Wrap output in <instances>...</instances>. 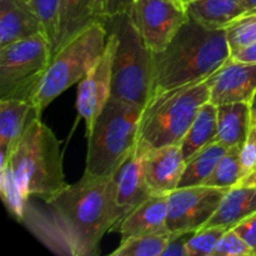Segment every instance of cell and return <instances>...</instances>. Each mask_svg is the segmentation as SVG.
<instances>
[{
  "mask_svg": "<svg viewBox=\"0 0 256 256\" xmlns=\"http://www.w3.org/2000/svg\"><path fill=\"white\" fill-rule=\"evenodd\" d=\"M145 155L146 152L136 144L134 152L114 172V228L152 194L145 179Z\"/></svg>",
  "mask_w": 256,
  "mask_h": 256,
  "instance_id": "obj_12",
  "label": "cell"
},
{
  "mask_svg": "<svg viewBox=\"0 0 256 256\" xmlns=\"http://www.w3.org/2000/svg\"><path fill=\"white\" fill-rule=\"evenodd\" d=\"M228 190L198 185L178 188L170 192L168 195V232H195L202 229L215 214Z\"/></svg>",
  "mask_w": 256,
  "mask_h": 256,
  "instance_id": "obj_9",
  "label": "cell"
},
{
  "mask_svg": "<svg viewBox=\"0 0 256 256\" xmlns=\"http://www.w3.org/2000/svg\"><path fill=\"white\" fill-rule=\"evenodd\" d=\"M2 195L10 214L22 220L30 196L50 202L66 186L60 142L34 115L6 162L0 164Z\"/></svg>",
  "mask_w": 256,
  "mask_h": 256,
  "instance_id": "obj_2",
  "label": "cell"
},
{
  "mask_svg": "<svg viewBox=\"0 0 256 256\" xmlns=\"http://www.w3.org/2000/svg\"><path fill=\"white\" fill-rule=\"evenodd\" d=\"M168 195L152 194L132 210L112 232H119L122 242L146 234L168 232Z\"/></svg>",
  "mask_w": 256,
  "mask_h": 256,
  "instance_id": "obj_15",
  "label": "cell"
},
{
  "mask_svg": "<svg viewBox=\"0 0 256 256\" xmlns=\"http://www.w3.org/2000/svg\"><path fill=\"white\" fill-rule=\"evenodd\" d=\"M116 45V34L109 32L102 54L86 75L78 82L76 109L86 125V134L92 129L98 116L112 98V62Z\"/></svg>",
  "mask_w": 256,
  "mask_h": 256,
  "instance_id": "obj_11",
  "label": "cell"
},
{
  "mask_svg": "<svg viewBox=\"0 0 256 256\" xmlns=\"http://www.w3.org/2000/svg\"><path fill=\"white\" fill-rule=\"evenodd\" d=\"M142 106L110 98L88 132L85 174L108 176L122 166L138 144Z\"/></svg>",
  "mask_w": 256,
  "mask_h": 256,
  "instance_id": "obj_5",
  "label": "cell"
},
{
  "mask_svg": "<svg viewBox=\"0 0 256 256\" xmlns=\"http://www.w3.org/2000/svg\"><path fill=\"white\" fill-rule=\"evenodd\" d=\"M192 232H172L162 256H188L186 244Z\"/></svg>",
  "mask_w": 256,
  "mask_h": 256,
  "instance_id": "obj_33",
  "label": "cell"
},
{
  "mask_svg": "<svg viewBox=\"0 0 256 256\" xmlns=\"http://www.w3.org/2000/svg\"><path fill=\"white\" fill-rule=\"evenodd\" d=\"M95 22L92 0H60L59 32L54 52Z\"/></svg>",
  "mask_w": 256,
  "mask_h": 256,
  "instance_id": "obj_23",
  "label": "cell"
},
{
  "mask_svg": "<svg viewBox=\"0 0 256 256\" xmlns=\"http://www.w3.org/2000/svg\"><path fill=\"white\" fill-rule=\"evenodd\" d=\"M52 56V46L45 35L0 48V99L30 102Z\"/></svg>",
  "mask_w": 256,
  "mask_h": 256,
  "instance_id": "obj_8",
  "label": "cell"
},
{
  "mask_svg": "<svg viewBox=\"0 0 256 256\" xmlns=\"http://www.w3.org/2000/svg\"><path fill=\"white\" fill-rule=\"evenodd\" d=\"M229 148L222 142L215 139L192 154L185 160V169L180 180L179 188H189L204 185L205 182L212 176L218 164L226 154Z\"/></svg>",
  "mask_w": 256,
  "mask_h": 256,
  "instance_id": "obj_21",
  "label": "cell"
},
{
  "mask_svg": "<svg viewBox=\"0 0 256 256\" xmlns=\"http://www.w3.org/2000/svg\"><path fill=\"white\" fill-rule=\"evenodd\" d=\"M226 229L222 226H204L192 232L186 244L188 256H214L216 245Z\"/></svg>",
  "mask_w": 256,
  "mask_h": 256,
  "instance_id": "obj_27",
  "label": "cell"
},
{
  "mask_svg": "<svg viewBox=\"0 0 256 256\" xmlns=\"http://www.w3.org/2000/svg\"><path fill=\"white\" fill-rule=\"evenodd\" d=\"M240 160H242V174L244 176L256 170V124L250 125L249 132L244 144L240 149Z\"/></svg>",
  "mask_w": 256,
  "mask_h": 256,
  "instance_id": "obj_31",
  "label": "cell"
},
{
  "mask_svg": "<svg viewBox=\"0 0 256 256\" xmlns=\"http://www.w3.org/2000/svg\"><path fill=\"white\" fill-rule=\"evenodd\" d=\"M209 100L208 79L154 92L142 106L138 145L150 152L179 144L200 108Z\"/></svg>",
  "mask_w": 256,
  "mask_h": 256,
  "instance_id": "obj_4",
  "label": "cell"
},
{
  "mask_svg": "<svg viewBox=\"0 0 256 256\" xmlns=\"http://www.w3.org/2000/svg\"><path fill=\"white\" fill-rule=\"evenodd\" d=\"M240 149L242 146H232L228 149L226 154L222 156L216 169L212 176L205 182L204 185L215 188H230L236 186L240 180L244 178L242 174V160H240Z\"/></svg>",
  "mask_w": 256,
  "mask_h": 256,
  "instance_id": "obj_25",
  "label": "cell"
},
{
  "mask_svg": "<svg viewBox=\"0 0 256 256\" xmlns=\"http://www.w3.org/2000/svg\"><path fill=\"white\" fill-rule=\"evenodd\" d=\"M188 15L212 30H226L249 14L242 0H194L186 5Z\"/></svg>",
  "mask_w": 256,
  "mask_h": 256,
  "instance_id": "obj_18",
  "label": "cell"
},
{
  "mask_svg": "<svg viewBox=\"0 0 256 256\" xmlns=\"http://www.w3.org/2000/svg\"><path fill=\"white\" fill-rule=\"evenodd\" d=\"M172 232H162L132 238L120 242L112 256H162Z\"/></svg>",
  "mask_w": 256,
  "mask_h": 256,
  "instance_id": "obj_24",
  "label": "cell"
},
{
  "mask_svg": "<svg viewBox=\"0 0 256 256\" xmlns=\"http://www.w3.org/2000/svg\"><path fill=\"white\" fill-rule=\"evenodd\" d=\"M214 256H255L248 242L235 232L229 229L225 232L216 245Z\"/></svg>",
  "mask_w": 256,
  "mask_h": 256,
  "instance_id": "obj_29",
  "label": "cell"
},
{
  "mask_svg": "<svg viewBox=\"0 0 256 256\" xmlns=\"http://www.w3.org/2000/svg\"><path fill=\"white\" fill-rule=\"evenodd\" d=\"M184 169L180 142L150 150L145 155V179L152 194L169 195L176 190Z\"/></svg>",
  "mask_w": 256,
  "mask_h": 256,
  "instance_id": "obj_14",
  "label": "cell"
},
{
  "mask_svg": "<svg viewBox=\"0 0 256 256\" xmlns=\"http://www.w3.org/2000/svg\"><path fill=\"white\" fill-rule=\"evenodd\" d=\"M242 2L250 12H256V0H242Z\"/></svg>",
  "mask_w": 256,
  "mask_h": 256,
  "instance_id": "obj_37",
  "label": "cell"
},
{
  "mask_svg": "<svg viewBox=\"0 0 256 256\" xmlns=\"http://www.w3.org/2000/svg\"><path fill=\"white\" fill-rule=\"evenodd\" d=\"M108 35L106 24L95 22L52 54L49 66L30 99L35 115L40 116L52 100L86 75L104 52Z\"/></svg>",
  "mask_w": 256,
  "mask_h": 256,
  "instance_id": "obj_6",
  "label": "cell"
},
{
  "mask_svg": "<svg viewBox=\"0 0 256 256\" xmlns=\"http://www.w3.org/2000/svg\"><path fill=\"white\" fill-rule=\"evenodd\" d=\"M34 115V108L28 100L0 99V164L10 156Z\"/></svg>",
  "mask_w": 256,
  "mask_h": 256,
  "instance_id": "obj_17",
  "label": "cell"
},
{
  "mask_svg": "<svg viewBox=\"0 0 256 256\" xmlns=\"http://www.w3.org/2000/svg\"><path fill=\"white\" fill-rule=\"evenodd\" d=\"M232 59L238 60V62H256V42L246 48L236 50V52H232Z\"/></svg>",
  "mask_w": 256,
  "mask_h": 256,
  "instance_id": "obj_34",
  "label": "cell"
},
{
  "mask_svg": "<svg viewBox=\"0 0 256 256\" xmlns=\"http://www.w3.org/2000/svg\"><path fill=\"white\" fill-rule=\"evenodd\" d=\"M134 0H92V14L96 22H106L132 10Z\"/></svg>",
  "mask_w": 256,
  "mask_h": 256,
  "instance_id": "obj_30",
  "label": "cell"
},
{
  "mask_svg": "<svg viewBox=\"0 0 256 256\" xmlns=\"http://www.w3.org/2000/svg\"><path fill=\"white\" fill-rule=\"evenodd\" d=\"M226 38L232 52L256 42V12H249L228 28Z\"/></svg>",
  "mask_w": 256,
  "mask_h": 256,
  "instance_id": "obj_28",
  "label": "cell"
},
{
  "mask_svg": "<svg viewBox=\"0 0 256 256\" xmlns=\"http://www.w3.org/2000/svg\"><path fill=\"white\" fill-rule=\"evenodd\" d=\"M129 15L154 54L164 50L189 20L186 8L172 0H134Z\"/></svg>",
  "mask_w": 256,
  "mask_h": 256,
  "instance_id": "obj_10",
  "label": "cell"
},
{
  "mask_svg": "<svg viewBox=\"0 0 256 256\" xmlns=\"http://www.w3.org/2000/svg\"><path fill=\"white\" fill-rule=\"evenodd\" d=\"M234 230L248 242L256 256V212L240 222Z\"/></svg>",
  "mask_w": 256,
  "mask_h": 256,
  "instance_id": "obj_32",
  "label": "cell"
},
{
  "mask_svg": "<svg viewBox=\"0 0 256 256\" xmlns=\"http://www.w3.org/2000/svg\"><path fill=\"white\" fill-rule=\"evenodd\" d=\"M218 135V105L206 102L198 112L194 122L180 142L185 160L192 154L214 142Z\"/></svg>",
  "mask_w": 256,
  "mask_h": 256,
  "instance_id": "obj_22",
  "label": "cell"
},
{
  "mask_svg": "<svg viewBox=\"0 0 256 256\" xmlns=\"http://www.w3.org/2000/svg\"><path fill=\"white\" fill-rule=\"evenodd\" d=\"M44 26L45 35L54 52L59 32L60 0H25Z\"/></svg>",
  "mask_w": 256,
  "mask_h": 256,
  "instance_id": "obj_26",
  "label": "cell"
},
{
  "mask_svg": "<svg viewBox=\"0 0 256 256\" xmlns=\"http://www.w3.org/2000/svg\"><path fill=\"white\" fill-rule=\"evenodd\" d=\"M238 185H242V186H252V188H256V170L255 172H250L249 175L242 178L240 180V182Z\"/></svg>",
  "mask_w": 256,
  "mask_h": 256,
  "instance_id": "obj_35",
  "label": "cell"
},
{
  "mask_svg": "<svg viewBox=\"0 0 256 256\" xmlns=\"http://www.w3.org/2000/svg\"><path fill=\"white\" fill-rule=\"evenodd\" d=\"M36 35L44 26L25 0H0V48Z\"/></svg>",
  "mask_w": 256,
  "mask_h": 256,
  "instance_id": "obj_16",
  "label": "cell"
},
{
  "mask_svg": "<svg viewBox=\"0 0 256 256\" xmlns=\"http://www.w3.org/2000/svg\"><path fill=\"white\" fill-rule=\"evenodd\" d=\"M254 212H256V188L236 185L228 190L218 210L205 226L234 229L240 222Z\"/></svg>",
  "mask_w": 256,
  "mask_h": 256,
  "instance_id": "obj_19",
  "label": "cell"
},
{
  "mask_svg": "<svg viewBox=\"0 0 256 256\" xmlns=\"http://www.w3.org/2000/svg\"><path fill=\"white\" fill-rule=\"evenodd\" d=\"M208 84L212 104L252 102L256 92V62H238L230 58L208 78Z\"/></svg>",
  "mask_w": 256,
  "mask_h": 256,
  "instance_id": "obj_13",
  "label": "cell"
},
{
  "mask_svg": "<svg viewBox=\"0 0 256 256\" xmlns=\"http://www.w3.org/2000/svg\"><path fill=\"white\" fill-rule=\"evenodd\" d=\"M232 58L226 30H212L189 16L174 39L154 54L152 94L208 79Z\"/></svg>",
  "mask_w": 256,
  "mask_h": 256,
  "instance_id": "obj_3",
  "label": "cell"
},
{
  "mask_svg": "<svg viewBox=\"0 0 256 256\" xmlns=\"http://www.w3.org/2000/svg\"><path fill=\"white\" fill-rule=\"evenodd\" d=\"M49 212L25 208L29 229L56 254L96 256L102 236L112 232L114 220V174L82 175L68 184L50 202Z\"/></svg>",
  "mask_w": 256,
  "mask_h": 256,
  "instance_id": "obj_1",
  "label": "cell"
},
{
  "mask_svg": "<svg viewBox=\"0 0 256 256\" xmlns=\"http://www.w3.org/2000/svg\"><path fill=\"white\" fill-rule=\"evenodd\" d=\"M105 24L118 36L112 98L144 106L152 95L154 52L145 45L129 12L112 18Z\"/></svg>",
  "mask_w": 256,
  "mask_h": 256,
  "instance_id": "obj_7",
  "label": "cell"
},
{
  "mask_svg": "<svg viewBox=\"0 0 256 256\" xmlns=\"http://www.w3.org/2000/svg\"><path fill=\"white\" fill-rule=\"evenodd\" d=\"M250 106H252V124H256V92L250 102Z\"/></svg>",
  "mask_w": 256,
  "mask_h": 256,
  "instance_id": "obj_36",
  "label": "cell"
},
{
  "mask_svg": "<svg viewBox=\"0 0 256 256\" xmlns=\"http://www.w3.org/2000/svg\"><path fill=\"white\" fill-rule=\"evenodd\" d=\"M252 125L250 102L218 105L216 140L228 148L242 146Z\"/></svg>",
  "mask_w": 256,
  "mask_h": 256,
  "instance_id": "obj_20",
  "label": "cell"
},
{
  "mask_svg": "<svg viewBox=\"0 0 256 256\" xmlns=\"http://www.w3.org/2000/svg\"><path fill=\"white\" fill-rule=\"evenodd\" d=\"M172 2H178V4L182 5V6L186 8V5L190 4V2H194V0H172Z\"/></svg>",
  "mask_w": 256,
  "mask_h": 256,
  "instance_id": "obj_38",
  "label": "cell"
}]
</instances>
